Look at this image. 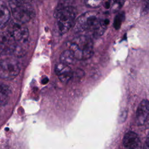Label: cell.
<instances>
[{"mask_svg":"<svg viewBox=\"0 0 149 149\" xmlns=\"http://www.w3.org/2000/svg\"><path fill=\"white\" fill-rule=\"evenodd\" d=\"M109 23L108 19H101L95 12H87L80 15L74 22L76 32L91 33L95 37L103 34Z\"/></svg>","mask_w":149,"mask_h":149,"instance_id":"6da1fadb","label":"cell"},{"mask_svg":"<svg viewBox=\"0 0 149 149\" xmlns=\"http://www.w3.org/2000/svg\"><path fill=\"white\" fill-rule=\"evenodd\" d=\"M54 16L56 19L59 31L65 34L74 24L76 10L70 4L69 0H61L55 10Z\"/></svg>","mask_w":149,"mask_h":149,"instance_id":"7a4b0ae2","label":"cell"},{"mask_svg":"<svg viewBox=\"0 0 149 149\" xmlns=\"http://www.w3.org/2000/svg\"><path fill=\"white\" fill-rule=\"evenodd\" d=\"M68 48L77 60L88 59L94 53L92 39L85 34L80 35L69 41Z\"/></svg>","mask_w":149,"mask_h":149,"instance_id":"3957f363","label":"cell"},{"mask_svg":"<svg viewBox=\"0 0 149 149\" xmlns=\"http://www.w3.org/2000/svg\"><path fill=\"white\" fill-rule=\"evenodd\" d=\"M9 6L14 19L20 23H26L33 19L35 15V10L30 2L10 0Z\"/></svg>","mask_w":149,"mask_h":149,"instance_id":"277c9868","label":"cell"},{"mask_svg":"<svg viewBox=\"0 0 149 149\" xmlns=\"http://www.w3.org/2000/svg\"><path fill=\"white\" fill-rule=\"evenodd\" d=\"M19 62L13 58L0 60V77L5 80H12L20 72Z\"/></svg>","mask_w":149,"mask_h":149,"instance_id":"5b68a950","label":"cell"},{"mask_svg":"<svg viewBox=\"0 0 149 149\" xmlns=\"http://www.w3.org/2000/svg\"><path fill=\"white\" fill-rule=\"evenodd\" d=\"M23 23L17 22L12 23L9 26L7 34L10 38L17 42H25L29 37V30L27 28L23 26Z\"/></svg>","mask_w":149,"mask_h":149,"instance_id":"8992f818","label":"cell"},{"mask_svg":"<svg viewBox=\"0 0 149 149\" xmlns=\"http://www.w3.org/2000/svg\"><path fill=\"white\" fill-rule=\"evenodd\" d=\"M55 73L60 81L67 83L72 79L73 71L70 65L60 62L55 66Z\"/></svg>","mask_w":149,"mask_h":149,"instance_id":"52a82bcc","label":"cell"},{"mask_svg":"<svg viewBox=\"0 0 149 149\" xmlns=\"http://www.w3.org/2000/svg\"><path fill=\"white\" fill-rule=\"evenodd\" d=\"M149 115V101L147 100H143L139 105L136 113V120L138 125H144Z\"/></svg>","mask_w":149,"mask_h":149,"instance_id":"ba28073f","label":"cell"},{"mask_svg":"<svg viewBox=\"0 0 149 149\" xmlns=\"http://www.w3.org/2000/svg\"><path fill=\"white\" fill-rule=\"evenodd\" d=\"M123 143L125 147L130 149L138 148L140 144V140L139 136L133 132H129L125 134Z\"/></svg>","mask_w":149,"mask_h":149,"instance_id":"9c48e42d","label":"cell"},{"mask_svg":"<svg viewBox=\"0 0 149 149\" xmlns=\"http://www.w3.org/2000/svg\"><path fill=\"white\" fill-rule=\"evenodd\" d=\"M10 17V13L7 6L0 2V29L6 26Z\"/></svg>","mask_w":149,"mask_h":149,"instance_id":"30bf717a","label":"cell"},{"mask_svg":"<svg viewBox=\"0 0 149 149\" xmlns=\"http://www.w3.org/2000/svg\"><path fill=\"white\" fill-rule=\"evenodd\" d=\"M10 91L9 87L4 84H0V105L7 104L10 98Z\"/></svg>","mask_w":149,"mask_h":149,"instance_id":"8fae6325","label":"cell"},{"mask_svg":"<svg viewBox=\"0 0 149 149\" xmlns=\"http://www.w3.org/2000/svg\"><path fill=\"white\" fill-rule=\"evenodd\" d=\"M76 60L77 59L74 57L73 53L68 49L62 52L60 55L61 62L68 65L74 63Z\"/></svg>","mask_w":149,"mask_h":149,"instance_id":"7c38bea8","label":"cell"},{"mask_svg":"<svg viewBox=\"0 0 149 149\" xmlns=\"http://www.w3.org/2000/svg\"><path fill=\"white\" fill-rule=\"evenodd\" d=\"M125 0H109L110 7L113 11H118L122 7Z\"/></svg>","mask_w":149,"mask_h":149,"instance_id":"4fadbf2b","label":"cell"},{"mask_svg":"<svg viewBox=\"0 0 149 149\" xmlns=\"http://www.w3.org/2000/svg\"><path fill=\"white\" fill-rule=\"evenodd\" d=\"M124 17L125 15L123 13H119L115 16L113 22V26L115 29H119L120 28Z\"/></svg>","mask_w":149,"mask_h":149,"instance_id":"5bb4252c","label":"cell"},{"mask_svg":"<svg viewBox=\"0 0 149 149\" xmlns=\"http://www.w3.org/2000/svg\"><path fill=\"white\" fill-rule=\"evenodd\" d=\"M85 4L90 8H98L100 6L103 0H84Z\"/></svg>","mask_w":149,"mask_h":149,"instance_id":"9a60e30c","label":"cell"},{"mask_svg":"<svg viewBox=\"0 0 149 149\" xmlns=\"http://www.w3.org/2000/svg\"><path fill=\"white\" fill-rule=\"evenodd\" d=\"M127 112L126 110L121 112V115L119 117V123H122L125 120V119H126V116H127Z\"/></svg>","mask_w":149,"mask_h":149,"instance_id":"2e32d148","label":"cell"},{"mask_svg":"<svg viewBox=\"0 0 149 149\" xmlns=\"http://www.w3.org/2000/svg\"><path fill=\"white\" fill-rule=\"evenodd\" d=\"M146 147L149 148V136L147 138V140L146 141Z\"/></svg>","mask_w":149,"mask_h":149,"instance_id":"e0dca14e","label":"cell"},{"mask_svg":"<svg viewBox=\"0 0 149 149\" xmlns=\"http://www.w3.org/2000/svg\"><path fill=\"white\" fill-rule=\"evenodd\" d=\"M19 1H20L22 2H30L32 0H19Z\"/></svg>","mask_w":149,"mask_h":149,"instance_id":"ac0fdd59","label":"cell"}]
</instances>
